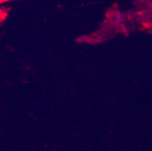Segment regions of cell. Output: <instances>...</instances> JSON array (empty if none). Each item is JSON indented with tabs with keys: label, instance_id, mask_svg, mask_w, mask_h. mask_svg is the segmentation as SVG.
I'll use <instances>...</instances> for the list:
<instances>
[{
	"label": "cell",
	"instance_id": "cell-1",
	"mask_svg": "<svg viewBox=\"0 0 152 151\" xmlns=\"http://www.w3.org/2000/svg\"><path fill=\"white\" fill-rule=\"evenodd\" d=\"M2 18H3V13L2 12V11H0V21L2 20Z\"/></svg>",
	"mask_w": 152,
	"mask_h": 151
},
{
	"label": "cell",
	"instance_id": "cell-2",
	"mask_svg": "<svg viewBox=\"0 0 152 151\" xmlns=\"http://www.w3.org/2000/svg\"><path fill=\"white\" fill-rule=\"evenodd\" d=\"M7 0H0V2H6Z\"/></svg>",
	"mask_w": 152,
	"mask_h": 151
}]
</instances>
